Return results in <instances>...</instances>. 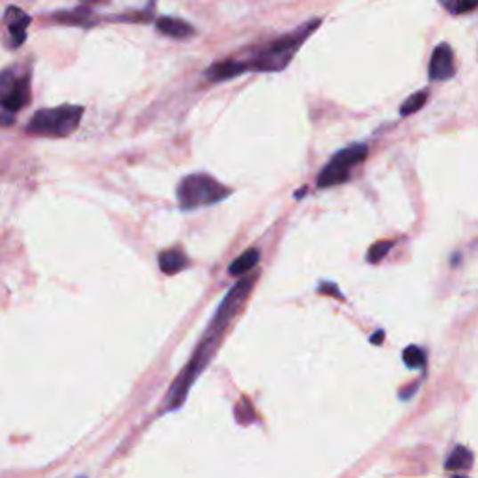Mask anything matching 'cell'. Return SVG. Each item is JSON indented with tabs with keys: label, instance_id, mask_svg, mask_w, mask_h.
Here are the masks:
<instances>
[{
	"label": "cell",
	"instance_id": "7",
	"mask_svg": "<svg viewBox=\"0 0 478 478\" xmlns=\"http://www.w3.org/2000/svg\"><path fill=\"white\" fill-rule=\"evenodd\" d=\"M428 75L430 81H450L456 75V66H454V53L450 45L442 44L433 49L432 61L428 66Z\"/></svg>",
	"mask_w": 478,
	"mask_h": 478
},
{
	"label": "cell",
	"instance_id": "19",
	"mask_svg": "<svg viewBox=\"0 0 478 478\" xmlns=\"http://www.w3.org/2000/svg\"><path fill=\"white\" fill-rule=\"evenodd\" d=\"M384 338H385V333L379 329V331H376V333H374V335L370 336V342L374 344V346H379V344H381V342H384Z\"/></svg>",
	"mask_w": 478,
	"mask_h": 478
},
{
	"label": "cell",
	"instance_id": "21",
	"mask_svg": "<svg viewBox=\"0 0 478 478\" xmlns=\"http://www.w3.org/2000/svg\"><path fill=\"white\" fill-rule=\"evenodd\" d=\"M450 478H469V476H464V474H452Z\"/></svg>",
	"mask_w": 478,
	"mask_h": 478
},
{
	"label": "cell",
	"instance_id": "17",
	"mask_svg": "<svg viewBox=\"0 0 478 478\" xmlns=\"http://www.w3.org/2000/svg\"><path fill=\"white\" fill-rule=\"evenodd\" d=\"M443 6L450 12V13H464V12H471L478 8V3H443Z\"/></svg>",
	"mask_w": 478,
	"mask_h": 478
},
{
	"label": "cell",
	"instance_id": "6",
	"mask_svg": "<svg viewBox=\"0 0 478 478\" xmlns=\"http://www.w3.org/2000/svg\"><path fill=\"white\" fill-rule=\"evenodd\" d=\"M30 100L28 73H19L15 68H8L0 73V107L15 114Z\"/></svg>",
	"mask_w": 478,
	"mask_h": 478
},
{
	"label": "cell",
	"instance_id": "22",
	"mask_svg": "<svg viewBox=\"0 0 478 478\" xmlns=\"http://www.w3.org/2000/svg\"><path fill=\"white\" fill-rule=\"evenodd\" d=\"M81 478H86V476H81Z\"/></svg>",
	"mask_w": 478,
	"mask_h": 478
},
{
	"label": "cell",
	"instance_id": "20",
	"mask_svg": "<svg viewBox=\"0 0 478 478\" xmlns=\"http://www.w3.org/2000/svg\"><path fill=\"white\" fill-rule=\"evenodd\" d=\"M320 292H323V294H328V292H331L333 296H340V292H338V288H336V286L335 284H331L329 286V288H328V286H320ZM342 297V296H340Z\"/></svg>",
	"mask_w": 478,
	"mask_h": 478
},
{
	"label": "cell",
	"instance_id": "8",
	"mask_svg": "<svg viewBox=\"0 0 478 478\" xmlns=\"http://www.w3.org/2000/svg\"><path fill=\"white\" fill-rule=\"evenodd\" d=\"M4 21L8 25V32L12 36V45L19 47L27 40V27L30 25V17L17 6H10L6 10Z\"/></svg>",
	"mask_w": 478,
	"mask_h": 478
},
{
	"label": "cell",
	"instance_id": "15",
	"mask_svg": "<svg viewBox=\"0 0 478 478\" xmlns=\"http://www.w3.org/2000/svg\"><path fill=\"white\" fill-rule=\"evenodd\" d=\"M394 247V241H387V239H381V241H376L370 248H369V255H367V260L370 262V263H377V262H381V260H384L387 255H389V251H391V248Z\"/></svg>",
	"mask_w": 478,
	"mask_h": 478
},
{
	"label": "cell",
	"instance_id": "4",
	"mask_svg": "<svg viewBox=\"0 0 478 478\" xmlns=\"http://www.w3.org/2000/svg\"><path fill=\"white\" fill-rule=\"evenodd\" d=\"M231 195V189L209 174H189L178 185V202L185 212L202 206H214Z\"/></svg>",
	"mask_w": 478,
	"mask_h": 478
},
{
	"label": "cell",
	"instance_id": "9",
	"mask_svg": "<svg viewBox=\"0 0 478 478\" xmlns=\"http://www.w3.org/2000/svg\"><path fill=\"white\" fill-rule=\"evenodd\" d=\"M156 27L163 36L174 37V40H185V37L195 34L193 27L182 21V19H176V17H161V19H158Z\"/></svg>",
	"mask_w": 478,
	"mask_h": 478
},
{
	"label": "cell",
	"instance_id": "10",
	"mask_svg": "<svg viewBox=\"0 0 478 478\" xmlns=\"http://www.w3.org/2000/svg\"><path fill=\"white\" fill-rule=\"evenodd\" d=\"M474 464V456L473 452L464 447V445H458L452 449V452L449 454L447 462H445V469L447 471H469Z\"/></svg>",
	"mask_w": 478,
	"mask_h": 478
},
{
	"label": "cell",
	"instance_id": "13",
	"mask_svg": "<svg viewBox=\"0 0 478 478\" xmlns=\"http://www.w3.org/2000/svg\"><path fill=\"white\" fill-rule=\"evenodd\" d=\"M428 98H430L428 90H420V92L413 93L411 98H408L404 103H401V107H400V114H401V117H409V114L418 112L420 109H423V107L426 105Z\"/></svg>",
	"mask_w": 478,
	"mask_h": 478
},
{
	"label": "cell",
	"instance_id": "3",
	"mask_svg": "<svg viewBox=\"0 0 478 478\" xmlns=\"http://www.w3.org/2000/svg\"><path fill=\"white\" fill-rule=\"evenodd\" d=\"M85 109L79 105H61L54 109L37 110L27 126V133L34 137H69L79 127Z\"/></svg>",
	"mask_w": 478,
	"mask_h": 478
},
{
	"label": "cell",
	"instance_id": "11",
	"mask_svg": "<svg viewBox=\"0 0 478 478\" xmlns=\"http://www.w3.org/2000/svg\"><path fill=\"white\" fill-rule=\"evenodd\" d=\"M258 262H260V251H258V248H255V247L247 248V251L241 256H238L231 263V267H228V273L234 275V277L247 275L248 271L255 270V267L258 265Z\"/></svg>",
	"mask_w": 478,
	"mask_h": 478
},
{
	"label": "cell",
	"instance_id": "18",
	"mask_svg": "<svg viewBox=\"0 0 478 478\" xmlns=\"http://www.w3.org/2000/svg\"><path fill=\"white\" fill-rule=\"evenodd\" d=\"M15 120V114L8 112L6 109L0 107V127H6V126H12Z\"/></svg>",
	"mask_w": 478,
	"mask_h": 478
},
{
	"label": "cell",
	"instance_id": "1",
	"mask_svg": "<svg viewBox=\"0 0 478 478\" xmlns=\"http://www.w3.org/2000/svg\"><path fill=\"white\" fill-rule=\"evenodd\" d=\"M255 280H256V277L243 279L234 286L231 292L224 296L212 323H209L204 338L200 340L198 348L195 350L193 357H190V361L187 362V367L176 377L174 384L170 385V389L165 396V401H163V413H172L183 406V401H185L190 387H193L198 376L204 372V369L209 365V361H212L214 353L217 352L219 342H221L224 331L228 329V325H231V321L236 318V314L243 307V303L247 301L248 294H251Z\"/></svg>",
	"mask_w": 478,
	"mask_h": 478
},
{
	"label": "cell",
	"instance_id": "2",
	"mask_svg": "<svg viewBox=\"0 0 478 478\" xmlns=\"http://www.w3.org/2000/svg\"><path fill=\"white\" fill-rule=\"evenodd\" d=\"M321 25V19H314L311 23L301 25L297 30L284 34L277 40L255 47L248 51L243 59H236L241 75L245 71H258V73H275L282 71L292 62L296 53L303 45V42Z\"/></svg>",
	"mask_w": 478,
	"mask_h": 478
},
{
	"label": "cell",
	"instance_id": "14",
	"mask_svg": "<svg viewBox=\"0 0 478 478\" xmlns=\"http://www.w3.org/2000/svg\"><path fill=\"white\" fill-rule=\"evenodd\" d=\"M401 359H404L406 367L411 369V370L425 369V365H426V355H425V352L420 350L418 346H413V344L404 350V355H401Z\"/></svg>",
	"mask_w": 478,
	"mask_h": 478
},
{
	"label": "cell",
	"instance_id": "12",
	"mask_svg": "<svg viewBox=\"0 0 478 478\" xmlns=\"http://www.w3.org/2000/svg\"><path fill=\"white\" fill-rule=\"evenodd\" d=\"M189 265V260L180 251H163L159 255V267L165 275H176Z\"/></svg>",
	"mask_w": 478,
	"mask_h": 478
},
{
	"label": "cell",
	"instance_id": "5",
	"mask_svg": "<svg viewBox=\"0 0 478 478\" xmlns=\"http://www.w3.org/2000/svg\"><path fill=\"white\" fill-rule=\"evenodd\" d=\"M369 156V146L362 142L350 144L346 148H342L338 154L331 158V161L325 165V168L320 172L318 176V187L329 189L335 185H342L350 180L352 170L361 165Z\"/></svg>",
	"mask_w": 478,
	"mask_h": 478
},
{
	"label": "cell",
	"instance_id": "16",
	"mask_svg": "<svg viewBox=\"0 0 478 478\" xmlns=\"http://www.w3.org/2000/svg\"><path fill=\"white\" fill-rule=\"evenodd\" d=\"M236 415H239V417H238V423L241 420V425H251L253 420L256 418L255 409H253V404H251V401H248L247 398H241V400H239V404H238V408H236Z\"/></svg>",
	"mask_w": 478,
	"mask_h": 478
}]
</instances>
